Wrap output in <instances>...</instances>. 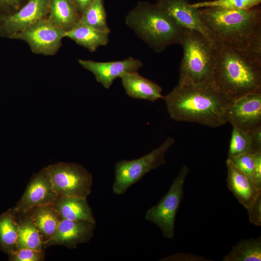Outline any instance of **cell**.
I'll use <instances>...</instances> for the list:
<instances>
[{
    "label": "cell",
    "instance_id": "6da1fadb",
    "mask_svg": "<svg viewBox=\"0 0 261 261\" xmlns=\"http://www.w3.org/2000/svg\"><path fill=\"white\" fill-rule=\"evenodd\" d=\"M163 99L171 118L211 128L226 123L225 113L231 100L215 85L179 83Z\"/></svg>",
    "mask_w": 261,
    "mask_h": 261
},
{
    "label": "cell",
    "instance_id": "7a4b0ae2",
    "mask_svg": "<svg viewBox=\"0 0 261 261\" xmlns=\"http://www.w3.org/2000/svg\"><path fill=\"white\" fill-rule=\"evenodd\" d=\"M215 43L214 83L217 87L231 101L261 92V67L252 62L243 50Z\"/></svg>",
    "mask_w": 261,
    "mask_h": 261
},
{
    "label": "cell",
    "instance_id": "3957f363",
    "mask_svg": "<svg viewBox=\"0 0 261 261\" xmlns=\"http://www.w3.org/2000/svg\"><path fill=\"white\" fill-rule=\"evenodd\" d=\"M201 21L215 42L243 50L261 26L259 5L248 10L197 9Z\"/></svg>",
    "mask_w": 261,
    "mask_h": 261
},
{
    "label": "cell",
    "instance_id": "277c9868",
    "mask_svg": "<svg viewBox=\"0 0 261 261\" xmlns=\"http://www.w3.org/2000/svg\"><path fill=\"white\" fill-rule=\"evenodd\" d=\"M127 25L155 52L180 44L185 29L177 25L157 4L140 1L127 14Z\"/></svg>",
    "mask_w": 261,
    "mask_h": 261
},
{
    "label": "cell",
    "instance_id": "5b68a950",
    "mask_svg": "<svg viewBox=\"0 0 261 261\" xmlns=\"http://www.w3.org/2000/svg\"><path fill=\"white\" fill-rule=\"evenodd\" d=\"M180 45L183 47V56L178 83L215 85V42L198 31L185 29Z\"/></svg>",
    "mask_w": 261,
    "mask_h": 261
},
{
    "label": "cell",
    "instance_id": "8992f818",
    "mask_svg": "<svg viewBox=\"0 0 261 261\" xmlns=\"http://www.w3.org/2000/svg\"><path fill=\"white\" fill-rule=\"evenodd\" d=\"M174 142V138L169 137L159 147L140 158L117 162L115 166L113 193L117 195L124 194L146 174L165 163V153Z\"/></svg>",
    "mask_w": 261,
    "mask_h": 261
},
{
    "label": "cell",
    "instance_id": "52a82bcc",
    "mask_svg": "<svg viewBox=\"0 0 261 261\" xmlns=\"http://www.w3.org/2000/svg\"><path fill=\"white\" fill-rule=\"evenodd\" d=\"M58 197L87 199L91 192L92 174L83 165L59 162L46 167Z\"/></svg>",
    "mask_w": 261,
    "mask_h": 261
},
{
    "label": "cell",
    "instance_id": "ba28073f",
    "mask_svg": "<svg viewBox=\"0 0 261 261\" xmlns=\"http://www.w3.org/2000/svg\"><path fill=\"white\" fill-rule=\"evenodd\" d=\"M189 171L187 166L182 167L168 192L145 214V220L158 226L163 236L168 239H173L175 235V218L183 197L184 185Z\"/></svg>",
    "mask_w": 261,
    "mask_h": 261
},
{
    "label": "cell",
    "instance_id": "9c48e42d",
    "mask_svg": "<svg viewBox=\"0 0 261 261\" xmlns=\"http://www.w3.org/2000/svg\"><path fill=\"white\" fill-rule=\"evenodd\" d=\"M65 32L45 17L16 34L12 39L25 42L35 54L50 56L56 55L59 50Z\"/></svg>",
    "mask_w": 261,
    "mask_h": 261
},
{
    "label": "cell",
    "instance_id": "30bf717a",
    "mask_svg": "<svg viewBox=\"0 0 261 261\" xmlns=\"http://www.w3.org/2000/svg\"><path fill=\"white\" fill-rule=\"evenodd\" d=\"M227 187L238 201L247 210L249 219L261 217V188L253 178L237 169L228 158Z\"/></svg>",
    "mask_w": 261,
    "mask_h": 261
},
{
    "label": "cell",
    "instance_id": "8fae6325",
    "mask_svg": "<svg viewBox=\"0 0 261 261\" xmlns=\"http://www.w3.org/2000/svg\"><path fill=\"white\" fill-rule=\"evenodd\" d=\"M225 120L226 123L249 133L261 127V92L231 101L226 109Z\"/></svg>",
    "mask_w": 261,
    "mask_h": 261
},
{
    "label": "cell",
    "instance_id": "7c38bea8",
    "mask_svg": "<svg viewBox=\"0 0 261 261\" xmlns=\"http://www.w3.org/2000/svg\"><path fill=\"white\" fill-rule=\"evenodd\" d=\"M50 0H28L0 22V37L12 39L16 34L47 17Z\"/></svg>",
    "mask_w": 261,
    "mask_h": 261
},
{
    "label": "cell",
    "instance_id": "4fadbf2b",
    "mask_svg": "<svg viewBox=\"0 0 261 261\" xmlns=\"http://www.w3.org/2000/svg\"><path fill=\"white\" fill-rule=\"evenodd\" d=\"M57 197L45 167L33 174L14 208L17 212L25 213L35 206L53 204Z\"/></svg>",
    "mask_w": 261,
    "mask_h": 261
},
{
    "label": "cell",
    "instance_id": "5bb4252c",
    "mask_svg": "<svg viewBox=\"0 0 261 261\" xmlns=\"http://www.w3.org/2000/svg\"><path fill=\"white\" fill-rule=\"evenodd\" d=\"M79 64L91 72L97 82L106 89L109 88L114 81L127 72H138L143 63L132 57L113 61L99 62L92 60L78 59Z\"/></svg>",
    "mask_w": 261,
    "mask_h": 261
},
{
    "label": "cell",
    "instance_id": "9a60e30c",
    "mask_svg": "<svg viewBox=\"0 0 261 261\" xmlns=\"http://www.w3.org/2000/svg\"><path fill=\"white\" fill-rule=\"evenodd\" d=\"M96 224L85 220L61 219L55 235L44 244V248L63 246L70 249L87 243L93 237Z\"/></svg>",
    "mask_w": 261,
    "mask_h": 261
},
{
    "label": "cell",
    "instance_id": "2e32d148",
    "mask_svg": "<svg viewBox=\"0 0 261 261\" xmlns=\"http://www.w3.org/2000/svg\"><path fill=\"white\" fill-rule=\"evenodd\" d=\"M156 4L182 28L198 31L213 41L201 21L198 10L187 0H157Z\"/></svg>",
    "mask_w": 261,
    "mask_h": 261
},
{
    "label": "cell",
    "instance_id": "e0dca14e",
    "mask_svg": "<svg viewBox=\"0 0 261 261\" xmlns=\"http://www.w3.org/2000/svg\"><path fill=\"white\" fill-rule=\"evenodd\" d=\"M120 78L126 93L131 98L154 102L164 97L160 86L138 72L126 73Z\"/></svg>",
    "mask_w": 261,
    "mask_h": 261
},
{
    "label": "cell",
    "instance_id": "ac0fdd59",
    "mask_svg": "<svg viewBox=\"0 0 261 261\" xmlns=\"http://www.w3.org/2000/svg\"><path fill=\"white\" fill-rule=\"evenodd\" d=\"M26 213L37 228L44 244L55 235L61 218L53 204L35 206Z\"/></svg>",
    "mask_w": 261,
    "mask_h": 261
},
{
    "label": "cell",
    "instance_id": "d6986e66",
    "mask_svg": "<svg viewBox=\"0 0 261 261\" xmlns=\"http://www.w3.org/2000/svg\"><path fill=\"white\" fill-rule=\"evenodd\" d=\"M53 205L61 219L85 220L96 223L87 199L58 197Z\"/></svg>",
    "mask_w": 261,
    "mask_h": 261
},
{
    "label": "cell",
    "instance_id": "ffe728a7",
    "mask_svg": "<svg viewBox=\"0 0 261 261\" xmlns=\"http://www.w3.org/2000/svg\"><path fill=\"white\" fill-rule=\"evenodd\" d=\"M109 33L78 23L71 29L65 32V38L72 40L89 52H94L99 47L108 44Z\"/></svg>",
    "mask_w": 261,
    "mask_h": 261
},
{
    "label": "cell",
    "instance_id": "44dd1931",
    "mask_svg": "<svg viewBox=\"0 0 261 261\" xmlns=\"http://www.w3.org/2000/svg\"><path fill=\"white\" fill-rule=\"evenodd\" d=\"M81 14L72 0H50L47 18L67 31L79 22Z\"/></svg>",
    "mask_w": 261,
    "mask_h": 261
},
{
    "label": "cell",
    "instance_id": "7402d4cb",
    "mask_svg": "<svg viewBox=\"0 0 261 261\" xmlns=\"http://www.w3.org/2000/svg\"><path fill=\"white\" fill-rule=\"evenodd\" d=\"M18 225L16 211L8 209L0 214V251L9 255L17 249Z\"/></svg>",
    "mask_w": 261,
    "mask_h": 261
},
{
    "label": "cell",
    "instance_id": "603a6c76",
    "mask_svg": "<svg viewBox=\"0 0 261 261\" xmlns=\"http://www.w3.org/2000/svg\"><path fill=\"white\" fill-rule=\"evenodd\" d=\"M16 214L18 225L17 249L30 248L36 250H44L43 240L28 214L26 212H16Z\"/></svg>",
    "mask_w": 261,
    "mask_h": 261
},
{
    "label": "cell",
    "instance_id": "cb8c5ba5",
    "mask_svg": "<svg viewBox=\"0 0 261 261\" xmlns=\"http://www.w3.org/2000/svg\"><path fill=\"white\" fill-rule=\"evenodd\" d=\"M223 261H261V237L243 239L232 246Z\"/></svg>",
    "mask_w": 261,
    "mask_h": 261
},
{
    "label": "cell",
    "instance_id": "d4e9b609",
    "mask_svg": "<svg viewBox=\"0 0 261 261\" xmlns=\"http://www.w3.org/2000/svg\"><path fill=\"white\" fill-rule=\"evenodd\" d=\"M78 23L99 30L110 32L103 0H93L81 14Z\"/></svg>",
    "mask_w": 261,
    "mask_h": 261
},
{
    "label": "cell",
    "instance_id": "484cf974",
    "mask_svg": "<svg viewBox=\"0 0 261 261\" xmlns=\"http://www.w3.org/2000/svg\"><path fill=\"white\" fill-rule=\"evenodd\" d=\"M232 135L228 152V158L258 152L255 150L251 133L235 126H232Z\"/></svg>",
    "mask_w": 261,
    "mask_h": 261
},
{
    "label": "cell",
    "instance_id": "4316f807",
    "mask_svg": "<svg viewBox=\"0 0 261 261\" xmlns=\"http://www.w3.org/2000/svg\"><path fill=\"white\" fill-rule=\"evenodd\" d=\"M261 0H214L190 3L195 9L215 7L233 10H248L259 6Z\"/></svg>",
    "mask_w": 261,
    "mask_h": 261
},
{
    "label": "cell",
    "instance_id": "83f0119b",
    "mask_svg": "<svg viewBox=\"0 0 261 261\" xmlns=\"http://www.w3.org/2000/svg\"><path fill=\"white\" fill-rule=\"evenodd\" d=\"M243 50L252 62L261 67V26L256 30Z\"/></svg>",
    "mask_w": 261,
    "mask_h": 261
},
{
    "label": "cell",
    "instance_id": "f1b7e54d",
    "mask_svg": "<svg viewBox=\"0 0 261 261\" xmlns=\"http://www.w3.org/2000/svg\"><path fill=\"white\" fill-rule=\"evenodd\" d=\"M228 158L237 169L253 179L255 162V153L245 154Z\"/></svg>",
    "mask_w": 261,
    "mask_h": 261
},
{
    "label": "cell",
    "instance_id": "f546056e",
    "mask_svg": "<svg viewBox=\"0 0 261 261\" xmlns=\"http://www.w3.org/2000/svg\"><path fill=\"white\" fill-rule=\"evenodd\" d=\"M30 248L16 250L8 256L10 261H43L44 260V252Z\"/></svg>",
    "mask_w": 261,
    "mask_h": 261
},
{
    "label": "cell",
    "instance_id": "4dcf8cb0",
    "mask_svg": "<svg viewBox=\"0 0 261 261\" xmlns=\"http://www.w3.org/2000/svg\"><path fill=\"white\" fill-rule=\"evenodd\" d=\"M28 0H0V22L6 16L14 13Z\"/></svg>",
    "mask_w": 261,
    "mask_h": 261
},
{
    "label": "cell",
    "instance_id": "1f68e13d",
    "mask_svg": "<svg viewBox=\"0 0 261 261\" xmlns=\"http://www.w3.org/2000/svg\"><path fill=\"white\" fill-rule=\"evenodd\" d=\"M161 261H211L204 257L191 254L179 253L169 256Z\"/></svg>",
    "mask_w": 261,
    "mask_h": 261
},
{
    "label": "cell",
    "instance_id": "d6a6232c",
    "mask_svg": "<svg viewBox=\"0 0 261 261\" xmlns=\"http://www.w3.org/2000/svg\"><path fill=\"white\" fill-rule=\"evenodd\" d=\"M255 162L253 172V179L261 188V151L255 153Z\"/></svg>",
    "mask_w": 261,
    "mask_h": 261
},
{
    "label": "cell",
    "instance_id": "836d02e7",
    "mask_svg": "<svg viewBox=\"0 0 261 261\" xmlns=\"http://www.w3.org/2000/svg\"><path fill=\"white\" fill-rule=\"evenodd\" d=\"M250 133L255 150L256 152L261 151V127L256 129Z\"/></svg>",
    "mask_w": 261,
    "mask_h": 261
},
{
    "label": "cell",
    "instance_id": "e575fe53",
    "mask_svg": "<svg viewBox=\"0 0 261 261\" xmlns=\"http://www.w3.org/2000/svg\"><path fill=\"white\" fill-rule=\"evenodd\" d=\"M76 6L80 14L93 0H72Z\"/></svg>",
    "mask_w": 261,
    "mask_h": 261
}]
</instances>
